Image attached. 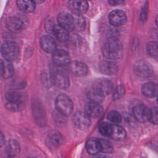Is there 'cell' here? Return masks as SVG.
<instances>
[{"mask_svg":"<svg viewBox=\"0 0 158 158\" xmlns=\"http://www.w3.org/2000/svg\"><path fill=\"white\" fill-rule=\"evenodd\" d=\"M69 66L70 72L76 76L82 77L88 73L87 66L81 62L73 61L72 62Z\"/></svg>","mask_w":158,"mask_h":158,"instance_id":"obj_17","label":"cell"},{"mask_svg":"<svg viewBox=\"0 0 158 158\" xmlns=\"http://www.w3.org/2000/svg\"><path fill=\"white\" fill-rule=\"evenodd\" d=\"M68 6L74 14L79 15L86 12L88 4L86 0H69Z\"/></svg>","mask_w":158,"mask_h":158,"instance_id":"obj_11","label":"cell"},{"mask_svg":"<svg viewBox=\"0 0 158 158\" xmlns=\"http://www.w3.org/2000/svg\"><path fill=\"white\" fill-rule=\"evenodd\" d=\"M96 86L105 96L109 94L112 91L114 88L112 83L107 80H103L101 81Z\"/></svg>","mask_w":158,"mask_h":158,"instance_id":"obj_28","label":"cell"},{"mask_svg":"<svg viewBox=\"0 0 158 158\" xmlns=\"http://www.w3.org/2000/svg\"><path fill=\"white\" fill-rule=\"evenodd\" d=\"M157 103H158V97H157Z\"/></svg>","mask_w":158,"mask_h":158,"instance_id":"obj_40","label":"cell"},{"mask_svg":"<svg viewBox=\"0 0 158 158\" xmlns=\"http://www.w3.org/2000/svg\"><path fill=\"white\" fill-rule=\"evenodd\" d=\"M41 48L48 53H54L56 51V43L53 38L49 35H44L40 38Z\"/></svg>","mask_w":158,"mask_h":158,"instance_id":"obj_16","label":"cell"},{"mask_svg":"<svg viewBox=\"0 0 158 158\" xmlns=\"http://www.w3.org/2000/svg\"><path fill=\"white\" fill-rule=\"evenodd\" d=\"M94 158H110V157L105 155H97Z\"/></svg>","mask_w":158,"mask_h":158,"instance_id":"obj_36","label":"cell"},{"mask_svg":"<svg viewBox=\"0 0 158 158\" xmlns=\"http://www.w3.org/2000/svg\"><path fill=\"white\" fill-rule=\"evenodd\" d=\"M100 71L107 75H114L118 72L117 65L112 62L102 61L99 65Z\"/></svg>","mask_w":158,"mask_h":158,"instance_id":"obj_21","label":"cell"},{"mask_svg":"<svg viewBox=\"0 0 158 158\" xmlns=\"http://www.w3.org/2000/svg\"><path fill=\"white\" fill-rule=\"evenodd\" d=\"M86 150L90 155H97L99 152H101L99 139L91 138L88 139L86 143Z\"/></svg>","mask_w":158,"mask_h":158,"instance_id":"obj_22","label":"cell"},{"mask_svg":"<svg viewBox=\"0 0 158 158\" xmlns=\"http://www.w3.org/2000/svg\"><path fill=\"white\" fill-rule=\"evenodd\" d=\"M57 21L59 25L66 29L67 31H72L75 28V21L73 17L67 13L61 12L58 15Z\"/></svg>","mask_w":158,"mask_h":158,"instance_id":"obj_13","label":"cell"},{"mask_svg":"<svg viewBox=\"0 0 158 158\" xmlns=\"http://www.w3.org/2000/svg\"><path fill=\"white\" fill-rule=\"evenodd\" d=\"M1 53L6 61L12 62L17 58L19 48L15 42L6 41L1 46Z\"/></svg>","mask_w":158,"mask_h":158,"instance_id":"obj_4","label":"cell"},{"mask_svg":"<svg viewBox=\"0 0 158 158\" xmlns=\"http://www.w3.org/2000/svg\"><path fill=\"white\" fill-rule=\"evenodd\" d=\"M3 139H4L3 134L1 133V146H2V144H3Z\"/></svg>","mask_w":158,"mask_h":158,"instance_id":"obj_37","label":"cell"},{"mask_svg":"<svg viewBox=\"0 0 158 158\" xmlns=\"http://www.w3.org/2000/svg\"><path fill=\"white\" fill-rule=\"evenodd\" d=\"M109 2L112 5H119L123 2V0H109Z\"/></svg>","mask_w":158,"mask_h":158,"instance_id":"obj_35","label":"cell"},{"mask_svg":"<svg viewBox=\"0 0 158 158\" xmlns=\"http://www.w3.org/2000/svg\"><path fill=\"white\" fill-rule=\"evenodd\" d=\"M20 152V146L19 143L15 139H11L8 141L5 153L9 158H13L17 156Z\"/></svg>","mask_w":158,"mask_h":158,"instance_id":"obj_19","label":"cell"},{"mask_svg":"<svg viewBox=\"0 0 158 158\" xmlns=\"http://www.w3.org/2000/svg\"><path fill=\"white\" fill-rule=\"evenodd\" d=\"M32 112L35 122L40 127L44 126L47 122V117L43 105L39 102H33Z\"/></svg>","mask_w":158,"mask_h":158,"instance_id":"obj_7","label":"cell"},{"mask_svg":"<svg viewBox=\"0 0 158 158\" xmlns=\"http://www.w3.org/2000/svg\"><path fill=\"white\" fill-rule=\"evenodd\" d=\"M99 131L104 136L110 138L117 141H122L127 137L124 128L117 124L102 122L99 126Z\"/></svg>","mask_w":158,"mask_h":158,"instance_id":"obj_1","label":"cell"},{"mask_svg":"<svg viewBox=\"0 0 158 158\" xmlns=\"http://www.w3.org/2000/svg\"><path fill=\"white\" fill-rule=\"evenodd\" d=\"M36 3H42L44 0H33Z\"/></svg>","mask_w":158,"mask_h":158,"instance_id":"obj_38","label":"cell"},{"mask_svg":"<svg viewBox=\"0 0 158 158\" xmlns=\"http://www.w3.org/2000/svg\"><path fill=\"white\" fill-rule=\"evenodd\" d=\"M6 107L11 112H20L23 110L25 107V102H9L6 104Z\"/></svg>","mask_w":158,"mask_h":158,"instance_id":"obj_30","label":"cell"},{"mask_svg":"<svg viewBox=\"0 0 158 158\" xmlns=\"http://www.w3.org/2000/svg\"><path fill=\"white\" fill-rule=\"evenodd\" d=\"M156 25H157V27H158V15L156 16Z\"/></svg>","mask_w":158,"mask_h":158,"instance_id":"obj_39","label":"cell"},{"mask_svg":"<svg viewBox=\"0 0 158 158\" xmlns=\"http://www.w3.org/2000/svg\"><path fill=\"white\" fill-rule=\"evenodd\" d=\"M18 7L23 12L31 13L35 9V2L33 0H17Z\"/></svg>","mask_w":158,"mask_h":158,"instance_id":"obj_26","label":"cell"},{"mask_svg":"<svg viewBox=\"0 0 158 158\" xmlns=\"http://www.w3.org/2000/svg\"><path fill=\"white\" fill-rule=\"evenodd\" d=\"M109 20L112 25L115 27H119L124 25L126 23L127 17L123 11L117 9L112 10L109 14Z\"/></svg>","mask_w":158,"mask_h":158,"instance_id":"obj_12","label":"cell"},{"mask_svg":"<svg viewBox=\"0 0 158 158\" xmlns=\"http://www.w3.org/2000/svg\"><path fill=\"white\" fill-rule=\"evenodd\" d=\"M51 83L60 89H66L69 86L70 80L67 75L60 70H54L51 75Z\"/></svg>","mask_w":158,"mask_h":158,"instance_id":"obj_6","label":"cell"},{"mask_svg":"<svg viewBox=\"0 0 158 158\" xmlns=\"http://www.w3.org/2000/svg\"><path fill=\"white\" fill-rule=\"evenodd\" d=\"M53 62L58 66L64 67L71 63L69 54L64 49H56L52 55Z\"/></svg>","mask_w":158,"mask_h":158,"instance_id":"obj_10","label":"cell"},{"mask_svg":"<svg viewBox=\"0 0 158 158\" xmlns=\"http://www.w3.org/2000/svg\"><path fill=\"white\" fill-rule=\"evenodd\" d=\"M151 114L149 122L154 125H158V107H152L151 109Z\"/></svg>","mask_w":158,"mask_h":158,"instance_id":"obj_34","label":"cell"},{"mask_svg":"<svg viewBox=\"0 0 158 158\" xmlns=\"http://www.w3.org/2000/svg\"><path fill=\"white\" fill-rule=\"evenodd\" d=\"M148 53L154 57L158 58V42L150 41L146 46Z\"/></svg>","mask_w":158,"mask_h":158,"instance_id":"obj_31","label":"cell"},{"mask_svg":"<svg viewBox=\"0 0 158 158\" xmlns=\"http://www.w3.org/2000/svg\"><path fill=\"white\" fill-rule=\"evenodd\" d=\"M52 32L54 35L56 36V38L62 41V42H65L67 41L69 38V33L66 29L63 28L59 25H56L52 27Z\"/></svg>","mask_w":158,"mask_h":158,"instance_id":"obj_25","label":"cell"},{"mask_svg":"<svg viewBox=\"0 0 158 158\" xmlns=\"http://www.w3.org/2000/svg\"><path fill=\"white\" fill-rule=\"evenodd\" d=\"M125 93V89L124 86L120 85H118L114 91L113 100L116 101L122 98Z\"/></svg>","mask_w":158,"mask_h":158,"instance_id":"obj_33","label":"cell"},{"mask_svg":"<svg viewBox=\"0 0 158 158\" xmlns=\"http://www.w3.org/2000/svg\"><path fill=\"white\" fill-rule=\"evenodd\" d=\"M87 96L91 101L96 103L102 102L105 98V95L97 86H95L89 89L87 93Z\"/></svg>","mask_w":158,"mask_h":158,"instance_id":"obj_23","label":"cell"},{"mask_svg":"<svg viewBox=\"0 0 158 158\" xmlns=\"http://www.w3.org/2000/svg\"><path fill=\"white\" fill-rule=\"evenodd\" d=\"M141 92L146 97L155 98L158 95V85L152 81L145 83L141 87Z\"/></svg>","mask_w":158,"mask_h":158,"instance_id":"obj_20","label":"cell"},{"mask_svg":"<svg viewBox=\"0 0 158 158\" xmlns=\"http://www.w3.org/2000/svg\"><path fill=\"white\" fill-rule=\"evenodd\" d=\"M1 71L2 76L5 78L11 77L14 74V69L10 62H4L2 60L1 62Z\"/></svg>","mask_w":158,"mask_h":158,"instance_id":"obj_27","label":"cell"},{"mask_svg":"<svg viewBox=\"0 0 158 158\" xmlns=\"http://www.w3.org/2000/svg\"><path fill=\"white\" fill-rule=\"evenodd\" d=\"M6 98L9 102H25L27 99V94L22 92L10 91L6 93Z\"/></svg>","mask_w":158,"mask_h":158,"instance_id":"obj_24","label":"cell"},{"mask_svg":"<svg viewBox=\"0 0 158 158\" xmlns=\"http://www.w3.org/2000/svg\"><path fill=\"white\" fill-rule=\"evenodd\" d=\"M133 70L135 74L142 78H149L154 73L152 65L144 60H139L136 61L134 64Z\"/></svg>","mask_w":158,"mask_h":158,"instance_id":"obj_5","label":"cell"},{"mask_svg":"<svg viewBox=\"0 0 158 158\" xmlns=\"http://www.w3.org/2000/svg\"><path fill=\"white\" fill-rule=\"evenodd\" d=\"M107 118L114 124L119 123L122 121V116L120 114L115 110L110 111L107 115Z\"/></svg>","mask_w":158,"mask_h":158,"instance_id":"obj_32","label":"cell"},{"mask_svg":"<svg viewBox=\"0 0 158 158\" xmlns=\"http://www.w3.org/2000/svg\"><path fill=\"white\" fill-rule=\"evenodd\" d=\"M28 158H34V157H28Z\"/></svg>","mask_w":158,"mask_h":158,"instance_id":"obj_41","label":"cell"},{"mask_svg":"<svg viewBox=\"0 0 158 158\" xmlns=\"http://www.w3.org/2000/svg\"><path fill=\"white\" fill-rule=\"evenodd\" d=\"M101 152L107 154L112 153L114 149L112 144L106 139H99Z\"/></svg>","mask_w":158,"mask_h":158,"instance_id":"obj_29","label":"cell"},{"mask_svg":"<svg viewBox=\"0 0 158 158\" xmlns=\"http://www.w3.org/2000/svg\"><path fill=\"white\" fill-rule=\"evenodd\" d=\"M46 143L49 148H56L63 143V137L59 131H53L48 135Z\"/></svg>","mask_w":158,"mask_h":158,"instance_id":"obj_18","label":"cell"},{"mask_svg":"<svg viewBox=\"0 0 158 158\" xmlns=\"http://www.w3.org/2000/svg\"><path fill=\"white\" fill-rule=\"evenodd\" d=\"M72 121L76 128L83 131L88 130L91 125L90 117L85 112L81 111H78L74 114Z\"/></svg>","mask_w":158,"mask_h":158,"instance_id":"obj_8","label":"cell"},{"mask_svg":"<svg viewBox=\"0 0 158 158\" xmlns=\"http://www.w3.org/2000/svg\"><path fill=\"white\" fill-rule=\"evenodd\" d=\"M102 54L109 59H118L123 54V47L121 42L115 38L109 39L103 45Z\"/></svg>","mask_w":158,"mask_h":158,"instance_id":"obj_2","label":"cell"},{"mask_svg":"<svg viewBox=\"0 0 158 158\" xmlns=\"http://www.w3.org/2000/svg\"><path fill=\"white\" fill-rule=\"evenodd\" d=\"M55 106L57 112L62 115L67 117L73 111V104L72 101L66 95H59L55 101Z\"/></svg>","mask_w":158,"mask_h":158,"instance_id":"obj_3","label":"cell"},{"mask_svg":"<svg viewBox=\"0 0 158 158\" xmlns=\"http://www.w3.org/2000/svg\"><path fill=\"white\" fill-rule=\"evenodd\" d=\"M6 25L7 28L13 33H19L25 27L23 21L17 17H9L6 20Z\"/></svg>","mask_w":158,"mask_h":158,"instance_id":"obj_14","label":"cell"},{"mask_svg":"<svg viewBox=\"0 0 158 158\" xmlns=\"http://www.w3.org/2000/svg\"><path fill=\"white\" fill-rule=\"evenodd\" d=\"M103 108L99 103L88 102L85 106V112L91 118H98L102 113Z\"/></svg>","mask_w":158,"mask_h":158,"instance_id":"obj_15","label":"cell"},{"mask_svg":"<svg viewBox=\"0 0 158 158\" xmlns=\"http://www.w3.org/2000/svg\"><path fill=\"white\" fill-rule=\"evenodd\" d=\"M134 117L139 122L144 123L149 121L151 118V109L143 104H138L133 109Z\"/></svg>","mask_w":158,"mask_h":158,"instance_id":"obj_9","label":"cell"}]
</instances>
